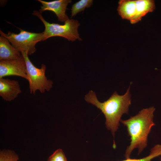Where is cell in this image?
<instances>
[{
	"label": "cell",
	"instance_id": "6da1fadb",
	"mask_svg": "<svg viewBox=\"0 0 161 161\" xmlns=\"http://www.w3.org/2000/svg\"><path fill=\"white\" fill-rule=\"evenodd\" d=\"M129 86L125 93L122 95L115 92L106 101L101 102L97 99L95 92L90 91L85 96L87 102L100 109L106 118L105 125L114 138L115 134L120 126L121 117L124 114H128L131 104V95Z\"/></svg>",
	"mask_w": 161,
	"mask_h": 161
},
{
	"label": "cell",
	"instance_id": "7a4b0ae2",
	"mask_svg": "<svg viewBox=\"0 0 161 161\" xmlns=\"http://www.w3.org/2000/svg\"><path fill=\"white\" fill-rule=\"evenodd\" d=\"M154 106L143 109L134 116L120 122L127 128L128 136L130 137V144L127 147L124 154L126 159L130 158L132 151L138 149L140 154L147 145L148 138L152 128L155 125L153 121Z\"/></svg>",
	"mask_w": 161,
	"mask_h": 161
},
{
	"label": "cell",
	"instance_id": "3957f363",
	"mask_svg": "<svg viewBox=\"0 0 161 161\" xmlns=\"http://www.w3.org/2000/svg\"><path fill=\"white\" fill-rule=\"evenodd\" d=\"M32 15L37 16L44 25L43 41L55 36L63 37L72 41L77 39L79 41L82 40L78 31L80 24L77 20L69 19L64 22V24L61 25L47 22L38 11H34Z\"/></svg>",
	"mask_w": 161,
	"mask_h": 161
},
{
	"label": "cell",
	"instance_id": "277c9868",
	"mask_svg": "<svg viewBox=\"0 0 161 161\" xmlns=\"http://www.w3.org/2000/svg\"><path fill=\"white\" fill-rule=\"evenodd\" d=\"M18 34L9 32L6 34L1 30V35L4 37L11 43L12 45L21 53L26 52L28 55L34 53L36 51L35 46L38 42L44 40V33L29 32L18 28Z\"/></svg>",
	"mask_w": 161,
	"mask_h": 161
},
{
	"label": "cell",
	"instance_id": "5b68a950",
	"mask_svg": "<svg viewBox=\"0 0 161 161\" xmlns=\"http://www.w3.org/2000/svg\"><path fill=\"white\" fill-rule=\"evenodd\" d=\"M21 53L26 64L30 94H35L38 90L42 93L46 91H49L52 87L53 83L45 76L46 66L42 64L40 68H37L30 60L27 52H22Z\"/></svg>",
	"mask_w": 161,
	"mask_h": 161
},
{
	"label": "cell",
	"instance_id": "8992f818",
	"mask_svg": "<svg viewBox=\"0 0 161 161\" xmlns=\"http://www.w3.org/2000/svg\"><path fill=\"white\" fill-rule=\"evenodd\" d=\"M10 76L21 77L28 81L26 64L22 54L16 60L0 61V78Z\"/></svg>",
	"mask_w": 161,
	"mask_h": 161
},
{
	"label": "cell",
	"instance_id": "52a82bcc",
	"mask_svg": "<svg viewBox=\"0 0 161 161\" xmlns=\"http://www.w3.org/2000/svg\"><path fill=\"white\" fill-rule=\"evenodd\" d=\"M42 4L39 12L41 13L46 10L53 12L57 16L58 20L64 22L69 19L66 13L67 5L72 2L70 0H58L47 1L38 0Z\"/></svg>",
	"mask_w": 161,
	"mask_h": 161
},
{
	"label": "cell",
	"instance_id": "ba28073f",
	"mask_svg": "<svg viewBox=\"0 0 161 161\" xmlns=\"http://www.w3.org/2000/svg\"><path fill=\"white\" fill-rule=\"evenodd\" d=\"M21 92L18 82L4 78H0V96L4 100L11 101Z\"/></svg>",
	"mask_w": 161,
	"mask_h": 161
},
{
	"label": "cell",
	"instance_id": "9c48e42d",
	"mask_svg": "<svg viewBox=\"0 0 161 161\" xmlns=\"http://www.w3.org/2000/svg\"><path fill=\"white\" fill-rule=\"evenodd\" d=\"M21 55L20 52L10 44L7 39L2 36H0V61L16 60L20 58Z\"/></svg>",
	"mask_w": 161,
	"mask_h": 161
},
{
	"label": "cell",
	"instance_id": "30bf717a",
	"mask_svg": "<svg viewBox=\"0 0 161 161\" xmlns=\"http://www.w3.org/2000/svg\"><path fill=\"white\" fill-rule=\"evenodd\" d=\"M136 11L135 16L130 21L131 24L136 23L141 21L147 13L153 12L155 8L153 0H135Z\"/></svg>",
	"mask_w": 161,
	"mask_h": 161
},
{
	"label": "cell",
	"instance_id": "8fae6325",
	"mask_svg": "<svg viewBox=\"0 0 161 161\" xmlns=\"http://www.w3.org/2000/svg\"><path fill=\"white\" fill-rule=\"evenodd\" d=\"M117 10L119 15L122 19H126L130 21L136 14L135 0H120Z\"/></svg>",
	"mask_w": 161,
	"mask_h": 161
},
{
	"label": "cell",
	"instance_id": "7c38bea8",
	"mask_svg": "<svg viewBox=\"0 0 161 161\" xmlns=\"http://www.w3.org/2000/svg\"><path fill=\"white\" fill-rule=\"evenodd\" d=\"M93 2L92 0H81L74 4L71 8L72 17L84 11L86 8L90 7L92 4Z\"/></svg>",
	"mask_w": 161,
	"mask_h": 161
},
{
	"label": "cell",
	"instance_id": "4fadbf2b",
	"mask_svg": "<svg viewBox=\"0 0 161 161\" xmlns=\"http://www.w3.org/2000/svg\"><path fill=\"white\" fill-rule=\"evenodd\" d=\"M160 155L161 145L157 144L151 149L149 155L146 157L139 159L129 158L121 161H151L153 159Z\"/></svg>",
	"mask_w": 161,
	"mask_h": 161
},
{
	"label": "cell",
	"instance_id": "5bb4252c",
	"mask_svg": "<svg viewBox=\"0 0 161 161\" xmlns=\"http://www.w3.org/2000/svg\"><path fill=\"white\" fill-rule=\"evenodd\" d=\"M18 155L13 151L3 149L0 151V161H18Z\"/></svg>",
	"mask_w": 161,
	"mask_h": 161
},
{
	"label": "cell",
	"instance_id": "9a60e30c",
	"mask_svg": "<svg viewBox=\"0 0 161 161\" xmlns=\"http://www.w3.org/2000/svg\"><path fill=\"white\" fill-rule=\"evenodd\" d=\"M47 161H67L63 150L58 148L48 158Z\"/></svg>",
	"mask_w": 161,
	"mask_h": 161
},
{
	"label": "cell",
	"instance_id": "2e32d148",
	"mask_svg": "<svg viewBox=\"0 0 161 161\" xmlns=\"http://www.w3.org/2000/svg\"><path fill=\"white\" fill-rule=\"evenodd\" d=\"M160 160L161 161V158H160Z\"/></svg>",
	"mask_w": 161,
	"mask_h": 161
}]
</instances>
